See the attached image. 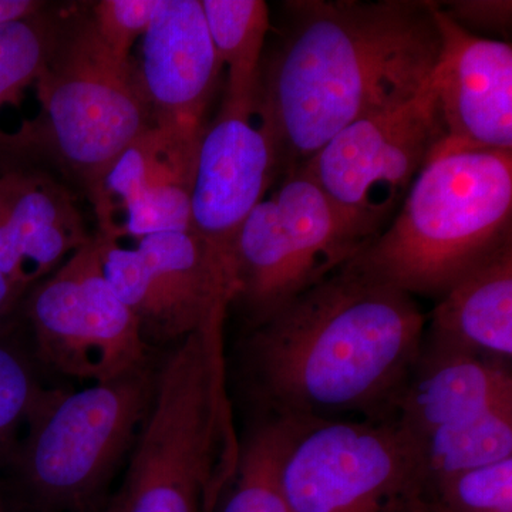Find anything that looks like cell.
Masks as SVG:
<instances>
[{
	"label": "cell",
	"instance_id": "cell-1",
	"mask_svg": "<svg viewBox=\"0 0 512 512\" xmlns=\"http://www.w3.org/2000/svg\"><path fill=\"white\" fill-rule=\"evenodd\" d=\"M279 29L256 103L282 175L343 128L416 97L440 53L431 0H291Z\"/></svg>",
	"mask_w": 512,
	"mask_h": 512
},
{
	"label": "cell",
	"instance_id": "cell-2",
	"mask_svg": "<svg viewBox=\"0 0 512 512\" xmlns=\"http://www.w3.org/2000/svg\"><path fill=\"white\" fill-rule=\"evenodd\" d=\"M426 323L414 296L348 262L255 326V396L274 416L392 419Z\"/></svg>",
	"mask_w": 512,
	"mask_h": 512
},
{
	"label": "cell",
	"instance_id": "cell-3",
	"mask_svg": "<svg viewBox=\"0 0 512 512\" xmlns=\"http://www.w3.org/2000/svg\"><path fill=\"white\" fill-rule=\"evenodd\" d=\"M224 323L177 342L156 373L116 497L120 512H212L220 503L241 451L225 379Z\"/></svg>",
	"mask_w": 512,
	"mask_h": 512
},
{
	"label": "cell",
	"instance_id": "cell-4",
	"mask_svg": "<svg viewBox=\"0 0 512 512\" xmlns=\"http://www.w3.org/2000/svg\"><path fill=\"white\" fill-rule=\"evenodd\" d=\"M512 242V151L431 157L392 221L352 264L409 295L440 298Z\"/></svg>",
	"mask_w": 512,
	"mask_h": 512
},
{
	"label": "cell",
	"instance_id": "cell-5",
	"mask_svg": "<svg viewBox=\"0 0 512 512\" xmlns=\"http://www.w3.org/2000/svg\"><path fill=\"white\" fill-rule=\"evenodd\" d=\"M35 86L39 116L16 133H0V170L50 160L86 190L154 126L134 60L114 59L83 10H67L55 52Z\"/></svg>",
	"mask_w": 512,
	"mask_h": 512
},
{
	"label": "cell",
	"instance_id": "cell-6",
	"mask_svg": "<svg viewBox=\"0 0 512 512\" xmlns=\"http://www.w3.org/2000/svg\"><path fill=\"white\" fill-rule=\"evenodd\" d=\"M379 235L292 170L259 202L234 248V302L252 325L356 258Z\"/></svg>",
	"mask_w": 512,
	"mask_h": 512
},
{
	"label": "cell",
	"instance_id": "cell-7",
	"mask_svg": "<svg viewBox=\"0 0 512 512\" xmlns=\"http://www.w3.org/2000/svg\"><path fill=\"white\" fill-rule=\"evenodd\" d=\"M150 367L79 392H49L33 413L20 467L33 495L55 510H84L134 447L153 397Z\"/></svg>",
	"mask_w": 512,
	"mask_h": 512
},
{
	"label": "cell",
	"instance_id": "cell-8",
	"mask_svg": "<svg viewBox=\"0 0 512 512\" xmlns=\"http://www.w3.org/2000/svg\"><path fill=\"white\" fill-rule=\"evenodd\" d=\"M282 484L292 512H413L412 444L393 419L302 420Z\"/></svg>",
	"mask_w": 512,
	"mask_h": 512
},
{
	"label": "cell",
	"instance_id": "cell-9",
	"mask_svg": "<svg viewBox=\"0 0 512 512\" xmlns=\"http://www.w3.org/2000/svg\"><path fill=\"white\" fill-rule=\"evenodd\" d=\"M28 318L40 355L63 375L103 383L148 366L150 345L104 275L96 234L33 286Z\"/></svg>",
	"mask_w": 512,
	"mask_h": 512
},
{
	"label": "cell",
	"instance_id": "cell-10",
	"mask_svg": "<svg viewBox=\"0 0 512 512\" xmlns=\"http://www.w3.org/2000/svg\"><path fill=\"white\" fill-rule=\"evenodd\" d=\"M443 140L430 82L402 106L350 124L296 170L340 210L382 232Z\"/></svg>",
	"mask_w": 512,
	"mask_h": 512
},
{
	"label": "cell",
	"instance_id": "cell-11",
	"mask_svg": "<svg viewBox=\"0 0 512 512\" xmlns=\"http://www.w3.org/2000/svg\"><path fill=\"white\" fill-rule=\"evenodd\" d=\"M96 237L104 275L148 345L180 342L227 318L234 279L191 229L148 235L134 248Z\"/></svg>",
	"mask_w": 512,
	"mask_h": 512
},
{
	"label": "cell",
	"instance_id": "cell-12",
	"mask_svg": "<svg viewBox=\"0 0 512 512\" xmlns=\"http://www.w3.org/2000/svg\"><path fill=\"white\" fill-rule=\"evenodd\" d=\"M204 130L153 126L131 141L84 190L97 235L140 241L191 229L192 184Z\"/></svg>",
	"mask_w": 512,
	"mask_h": 512
},
{
	"label": "cell",
	"instance_id": "cell-13",
	"mask_svg": "<svg viewBox=\"0 0 512 512\" xmlns=\"http://www.w3.org/2000/svg\"><path fill=\"white\" fill-rule=\"evenodd\" d=\"M282 177L274 137L258 109L221 107L205 127L191 194V231L227 266L234 279V248L242 225Z\"/></svg>",
	"mask_w": 512,
	"mask_h": 512
},
{
	"label": "cell",
	"instance_id": "cell-14",
	"mask_svg": "<svg viewBox=\"0 0 512 512\" xmlns=\"http://www.w3.org/2000/svg\"><path fill=\"white\" fill-rule=\"evenodd\" d=\"M434 16L441 43L430 89L443 140L431 157L456 151H512L511 43L468 32L436 2Z\"/></svg>",
	"mask_w": 512,
	"mask_h": 512
},
{
	"label": "cell",
	"instance_id": "cell-15",
	"mask_svg": "<svg viewBox=\"0 0 512 512\" xmlns=\"http://www.w3.org/2000/svg\"><path fill=\"white\" fill-rule=\"evenodd\" d=\"M93 235L69 188L35 167L0 170V274L20 296Z\"/></svg>",
	"mask_w": 512,
	"mask_h": 512
},
{
	"label": "cell",
	"instance_id": "cell-16",
	"mask_svg": "<svg viewBox=\"0 0 512 512\" xmlns=\"http://www.w3.org/2000/svg\"><path fill=\"white\" fill-rule=\"evenodd\" d=\"M141 39L134 64L154 126L204 130L222 66L201 0H164Z\"/></svg>",
	"mask_w": 512,
	"mask_h": 512
},
{
	"label": "cell",
	"instance_id": "cell-17",
	"mask_svg": "<svg viewBox=\"0 0 512 512\" xmlns=\"http://www.w3.org/2000/svg\"><path fill=\"white\" fill-rule=\"evenodd\" d=\"M503 409H512V376L505 363L423 339L392 419L416 441Z\"/></svg>",
	"mask_w": 512,
	"mask_h": 512
},
{
	"label": "cell",
	"instance_id": "cell-18",
	"mask_svg": "<svg viewBox=\"0 0 512 512\" xmlns=\"http://www.w3.org/2000/svg\"><path fill=\"white\" fill-rule=\"evenodd\" d=\"M424 342L510 362L512 242L440 296L427 316Z\"/></svg>",
	"mask_w": 512,
	"mask_h": 512
},
{
	"label": "cell",
	"instance_id": "cell-19",
	"mask_svg": "<svg viewBox=\"0 0 512 512\" xmlns=\"http://www.w3.org/2000/svg\"><path fill=\"white\" fill-rule=\"evenodd\" d=\"M215 52L227 67V93L222 107L239 113L258 109L259 73L271 15L262 0H201Z\"/></svg>",
	"mask_w": 512,
	"mask_h": 512
},
{
	"label": "cell",
	"instance_id": "cell-20",
	"mask_svg": "<svg viewBox=\"0 0 512 512\" xmlns=\"http://www.w3.org/2000/svg\"><path fill=\"white\" fill-rule=\"evenodd\" d=\"M410 444L416 507L421 495L434 484L512 457V409L495 410L476 419L441 427Z\"/></svg>",
	"mask_w": 512,
	"mask_h": 512
},
{
	"label": "cell",
	"instance_id": "cell-21",
	"mask_svg": "<svg viewBox=\"0 0 512 512\" xmlns=\"http://www.w3.org/2000/svg\"><path fill=\"white\" fill-rule=\"evenodd\" d=\"M303 419L268 414L241 444L221 512H292L282 468Z\"/></svg>",
	"mask_w": 512,
	"mask_h": 512
},
{
	"label": "cell",
	"instance_id": "cell-22",
	"mask_svg": "<svg viewBox=\"0 0 512 512\" xmlns=\"http://www.w3.org/2000/svg\"><path fill=\"white\" fill-rule=\"evenodd\" d=\"M67 10L45 9L0 25V110L19 104L55 52ZM2 133V130H0Z\"/></svg>",
	"mask_w": 512,
	"mask_h": 512
},
{
	"label": "cell",
	"instance_id": "cell-23",
	"mask_svg": "<svg viewBox=\"0 0 512 512\" xmlns=\"http://www.w3.org/2000/svg\"><path fill=\"white\" fill-rule=\"evenodd\" d=\"M413 512H512V457L434 484Z\"/></svg>",
	"mask_w": 512,
	"mask_h": 512
},
{
	"label": "cell",
	"instance_id": "cell-24",
	"mask_svg": "<svg viewBox=\"0 0 512 512\" xmlns=\"http://www.w3.org/2000/svg\"><path fill=\"white\" fill-rule=\"evenodd\" d=\"M47 394L22 356L0 342V461L13 453L20 429H28Z\"/></svg>",
	"mask_w": 512,
	"mask_h": 512
},
{
	"label": "cell",
	"instance_id": "cell-25",
	"mask_svg": "<svg viewBox=\"0 0 512 512\" xmlns=\"http://www.w3.org/2000/svg\"><path fill=\"white\" fill-rule=\"evenodd\" d=\"M163 5L164 0H101L90 9V19L101 45L114 59L127 63Z\"/></svg>",
	"mask_w": 512,
	"mask_h": 512
},
{
	"label": "cell",
	"instance_id": "cell-26",
	"mask_svg": "<svg viewBox=\"0 0 512 512\" xmlns=\"http://www.w3.org/2000/svg\"><path fill=\"white\" fill-rule=\"evenodd\" d=\"M436 3L441 12L468 32L484 30L503 36L511 32L510 0H451Z\"/></svg>",
	"mask_w": 512,
	"mask_h": 512
},
{
	"label": "cell",
	"instance_id": "cell-27",
	"mask_svg": "<svg viewBox=\"0 0 512 512\" xmlns=\"http://www.w3.org/2000/svg\"><path fill=\"white\" fill-rule=\"evenodd\" d=\"M47 5L49 3L36 2V0H0V25L12 20L28 18L45 9Z\"/></svg>",
	"mask_w": 512,
	"mask_h": 512
},
{
	"label": "cell",
	"instance_id": "cell-28",
	"mask_svg": "<svg viewBox=\"0 0 512 512\" xmlns=\"http://www.w3.org/2000/svg\"><path fill=\"white\" fill-rule=\"evenodd\" d=\"M20 298L22 296L6 281L5 276L0 274V325L12 313Z\"/></svg>",
	"mask_w": 512,
	"mask_h": 512
},
{
	"label": "cell",
	"instance_id": "cell-29",
	"mask_svg": "<svg viewBox=\"0 0 512 512\" xmlns=\"http://www.w3.org/2000/svg\"><path fill=\"white\" fill-rule=\"evenodd\" d=\"M103 512H120L119 503H117L116 498H114L113 501H111V504L109 507L106 508Z\"/></svg>",
	"mask_w": 512,
	"mask_h": 512
}]
</instances>
